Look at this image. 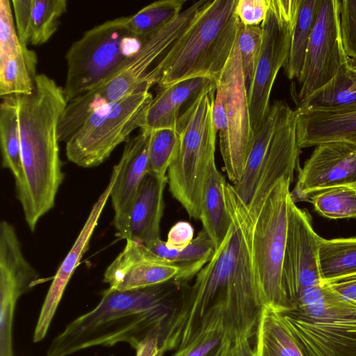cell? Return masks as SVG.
I'll list each match as a JSON object with an SVG mask.
<instances>
[{
	"label": "cell",
	"mask_w": 356,
	"mask_h": 356,
	"mask_svg": "<svg viewBox=\"0 0 356 356\" xmlns=\"http://www.w3.org/2000/svg\"><path fill=\"white\" fill-rule=\"evenodd\" d=\"M206 0L195 1L170 23L147 35L138 51L111 76L95 88L68 102L58 128L59 142H67L85 119L101 106L151 88L150 67L183 33Z\"/></svg>",
	"instance_id": "cell-5"
},
{
	"label": "cell",
	"mask_w": 356,
	"mask_h": 356,
	"mask_svg": "<svg viewBox=\"0 0 356 356\" xmlns=\"http://www.w3.org/2000/svg\"><path fill=\"white\" fill-rule=\"evenodd\" d=\"M165 178L147 172L131 208L124 236L143 245L160 238V223L164 209Z\"/></svg>",
	"instance_id": "cell-22"
},
{
	"label": "cell",
	"mask_w": 356,
	"mask_h": 356,
	"mask_svg": "<svg viewBox=\"0 0 356 356\" xmlns=\"http://www.w3.org/2000/svg\"><path fill=\"white\" fill-rule=\"evenodd\" d=\"M296 311L314 321L333 320L356 314V304L337 293L327 283L305 291L295 302Z\"/></svg>",
	"instance_id": "cell-28"
},
{
	"label": "cell",
	"mask_w": 356,
	"mask_h": 356,
	"mask_svg": "<svg viewBox=\"0 0 356 356\" xmlns=\"http://www.w3.org/2000/svg\"><path fill=\"white\" fill-rule=\"evenodd\" d=\"M226 184L216 163H212L205 179L200 220L203 229L213 241L216 250L222 243L232 224L225 197Z\"/></svg>",
	"instance_id": "cell-23"
},
{
	"label": "cell",
	"mask_w": 356,
	"mask_h": 356,
	"mask_svg": "<svg viewBox=\"0 0 356 356\" xmlns=\"http://www.w3.org/2000/svg\"><path fill=\"white\" fill-rule=\"evenodd\" d=\"M350 186L353 187L355 190V191H356V184H353L352 186Z\"/></svg>",
	"instance_id": "cell-46"
},
{
	"label": "cell",
	"mask_w": 356,
	"mask_h": 356,
	"mask_svg": "<svg viewBox=\"0 0 356 356\" xmlns=\"http://www.w3.org/2000/svg\"><path fill=\"white\" fill-rule=\"evenodd\" d=\"M321 238L313 228L308 211L297 207L290 197L282 286L294 307L305 291L325 284L318 264Z\"/></svg>",
	"instance_id": "cell-13"
},
{
	"label": "cell",
	"mask_w": 356,
	"mask_h": 356,
	"mask_svg": "<svg viewBox=\"0 0 356 356\" xmlns=\"http://www.w3.org/2000/svg\"><path fill=\"white\" fill-rule=\"evenodd\" d=\"M216 88L215 79L195 77L159 88L151 101L141 129H176L182 112L202 92Z\"/></svg>",
	"instance_id": "cell-21"
},
{
	"label": "cell",
	"mask_w": 356,
	"mask_h": 356,
	"mask_svg": "<svg viewBox=\"0 0 356 356\" xmlns=\"http://www.w3.org/2000/svg\"><path fill=\"white\" fill-rule=\"evenodd\" d=\"M180 286L172 280L129 291L108 287L95 308L74 319L53 339L47 356H70L118 343L136 349L156 334L163 341L167 323L177 307L173 305L172 293Z\"/></svg>",
	"instance_id": "cell-3"
},
{
	"label": "cell",
	"mask_w": 356,
	"mask_h": 356,
	"mask_svg": "<svg viewBox=\"0 0 356 356\" xmlns=\"http://www.w3.org/2000/svg\"><path fill=\"white\" fill-rule=\"evenodd\" d=\"M179 147L176 129L152 131L149 147L148 172L159 178L167 177L168 168L175 160Z\"/></svg>",
	"instance_id": "cell-37"
},
{
	"label": "cell",
	"mask_w": 356,
	"mask_h": 356,
	"mask_svg": "<svg viewBox=\"0 0 356 356\" xmlns=\"http://www.w3.org/2000/svg\"><path fill=\"white\" fill-rule=\"evenodd\" d=\"M232 342L226 332L223 316L217 315L206 321L173 356H224Z\"/></svg>",
	"instance_id": "cell-32"
},
{
	"label": "cell",
	"mask_w": 356,
	"mask_h": 356,
	"mask_svg": "<svg viewBox=\"0 0 356 356\" xmlns=\"http://www.w3.org/2000/svg\"><path fill=\"white\" fill-rule=\"evenodd\" d=\"M152 131L140 129L128 140L120 161L119 171L110 197L115 212L113 224L118 236L124 238L132 204L141 183L148 172L149 147Z\"/></svg>",
	"instance_id": "cell-19"
},
{
	"label": "cell",
	"mask_w": 356,
	"mask_h": 356,
	"mask_svg": "<svg viewBox=\"0 0 356 356\" xmlns=\"http://www.w3.org/2000/svg\"><path fill=\"white\" fill-rule=\"evenodd\" d=\"M300 150L297 143L295 110L284 102L277 129L257 174L252 195L247 205L251 221L280 178L288 177L293 180L295 170L300 169Z\"/></svg>",
	"instance_id": "cell-15"
},
{
	"label": "cell",
	"mask_w": 356,
	"mask_h": 356,
	"mask_svg": "<svg viewBox=\"0 0 356 356\" xmlns=\"http://www.w3.org/2000/svg\"><path fill=\"white\" fill-rule=\"evenodd\" d=\"M270 0H238L235 13L245 26H259L265 19Z\"/></svg>",
	"instance_id": "cell-40"
},
{
	"label": "cell",
	"mask_w": 356,
	"mask_h": 356,
	"mask_svg": "<svg viewBox=\"0 0 356 356\" xmlns=\"http://www.w3.org/2000/svg\"><path fill=\"white\" fill-rule=\"evenodd\" d=\"M318 264L325 283L356 275V237L329 240L322 238Z\"/></svg>",
	"instance_id": "cell-29"
},
{
	"label": "cell",
	"mask_w": 356,
	"mask_h": 356,
	"mask_svg": "<svg viewBox=\"0 0 356 356\" xmlns=\"http://www.w3.org/2000/svg\"><path fill=\"white\" fill-rule=\"evenodd\" d=\"M237 1H206L149 71L150 86L156 84L161 88L195 77L216 80L236 41Z\"/></svg>",
	"instance_id": "cell-4"
},
{
	"label": "cell",
	"mask_w": 356,
	"mask_h": 356,
	"mask_svg": "<svg viewBox=\"0 0 356 356\" xmlns=\"http://www.w3.org/2000/svg\"><path fill=\"white\" fill-rule=\"evenodd\" d=\"M318 3L319 0H300L289 56L283 67L289 79L298 80L301 75Z\"/></svg>",
	"instance_id": "cell-30"
},
{
	"label": "cell",
	"mask_w": 356,
	"mask_h": 356,
	"mask_svg": "<svg viewBox=\"0 0 356 356\" xmlns=\"http://www.w3.org/2000/svg\"><path fill=\"white\" fill-rule=\"evenodd\" d=\"M186 0L154 1L127 17L126 25L134 34L144 36L164 27L181 12Z\"/></svg>",
	"instance_id": "cell-34"
},
{
	"label": "cell",
	"mask_w": 356,
	"mask_h": 356,
	"mask_svg": "<svg viewBox=\"0 0 356 356\" xmlns=\"http://www.w3.org/2000/svg\"><path fill=\"white\" fill-rule=\"evenodd\" d=\"M311 202L321 215L330 219L356 218V191L350 186L330 188L311 195Z\"/></svg>",
	"instance_id": "cell-36"
},
{
	"label": "cell",
	"mask_w": 356,
	"mask_h": 356,
	"mask_svg": "<svg viewBox=\"0 0 356 356\" xmlns=\"http://www.w3.org/2000/svg\"><path fill=\"white\" fill-rule=\"evenodd\" d=\"M339 6V0H319L303 69L297 80V105L325 86L348 61L341 40Z\"/></svg>",
	"instance_id": "cell-12"
},
{
	"label": "cell",
	"mask_w": 356,
	"mask_h": 356,
	"mask_svg": "<svg viewBox=\"0 0 356 356\" xmlns=\"http://www.w3.org/2000/svg\"><path fill=\"white\" fill-rule=\"evenodd\" d=\"M216 90L202 92L179 116L176 127L179 147L167 172L170 192L194 219L200 220L205 179L215 163L218 131L212 106Z\"/></svg>",
	"instance_id": "cell-6"
},
{
	"label": "cell",
	"mask_w": 356,
	"mask_h": 356,
	"mask_svg": "<svg viewBox=\"0 0 356 356\" xmlns=\"http://www.w3.org/2000/svg\"><path fill=\"white\" fill-rule=\"evenodd\" d=\"M254 356H304L282 314L264 306L256 328Z\"/></svg>",
	"instance_id": "cell-26"
},
{
	"label": "cell",
	"mask_w": 356,
	"mask_h": 356,
	"mask_svg": "<svg viewBox=\"0 0 356 356\" xmlns=\"http://www.w3.org/2000/svg\"><path fill=\"white\" fill-rule=\"evenodd\" d=\"M67 8L66 0H33L29 44L37 46L47 42L58 29Z\"/></svg>",
	"instance_id": "cell-35"
},
{
	"label": "cell",
	"mask_w": 356,
	"mask_h": 356,
	"mask_svg": "<svg viewBox=\"0 0 356 356\" xmlns=\"http://www.w3.org/2000/svg\"><path fill=\"white\" fill-rule=\"evenodd\" d=\"M37 55L22 45L0 53V97L1 99L30 94L35 85Z\"/></svg>",
	"instance_id": "cell-24"
},
{
	"label": "cell",
	"mask_w": 356,
	"mask_h": 356,
	"mask_svg": "<svg viewBox=\"0 0 356 356\" xmlns=\"http://www.w3.org/2000/svg\"><path fill=\"white\" fill-rule=\"evenodd\" d=\"M280 314L304 356H356V314L327 321Z\"/></svg>",
	"instance_id": "cell-16"
},
{
	"label": "cell",
	"mask_w": 356,
	"mask_h": 356,
	"mask_svg": "<svg viewBox=\"0 0 356 356\" xmlns=\"http://www.w3.org/2000/svg\"><path fill=\"white\" fill-rule=\"evenodd\" d=\"M298 108L327 111L356 109V61L348 59L334 78L297 105Z\"/></svg>",
	"instance_id": "cell-25"
},
{
	"label": "cell",
	"mask_w": 356,
	"mask_h": 356,
	"mask_svg": "<svg viewBox=\"0 0 356 356\" xmlns=\"http://www.w3.org/2000/svg\"><path fill=\"white\" fill-rule=\"evenodd\" d=\"M295 113L300 149L331 141L356 145V109L327 111L297 108Z\"/></svg>",
	"instance_id": "cell-20"
},
{
	"label": "cell",
	"mask_w": 356,
	"mask_h": 356,
	"mask_svg": "<svg viewBox=\"0 0 356 356\" xmlns=\"http://www.w3.org/2000/svg\"><path fill=\"white\" fill-rule=\"evenodd\" d=\"M32 1L33 0L11 1L17 35L26 46L29 44Z\"/></svg>",
	"instance_id": "cell-41"
},
{
	"label": "cell",
	"mask_w": 356,
	"mask_h": 356,
	"mask_svg": "<svg viewBox=\"0 0 356 356\" xmlns=\"http://www.w3.org/2000/svg\"><path fill=\"white\" fill-rule=\"evenodd\" d=\"M153 99L142 90L94 110L67 140V159L82 168H93L106 160L115 148L144 124Z\"/></svg>",
	"instance_id": "cell-9"
},
{
	"label": "cell",
	"mask_w": 356,
	"mask_h": 356,
	"mask_svg": "<svg viewBox=\"0 0 356 356\" xmlns=\"http://www.w3.org/2000/svg\"><path fill=\"white\" fill-rule=\"evenodd\" d=\"M224 356H254L249 339L241 338L233 341Z\"/></svg>",
	"instance_id": "cell-44"
},
{
	"label": "cell",
	"mask_w": 356,
	"mask_h": 356,
	"mask_svg": "<svg viewBox=\"0 0 356 356\" xmlns=\"http://www.w3.org/2000/svg\"><path fill=\"white\" fill-rule=\"evenodd\" d=\"M225 197L230 228L169 319L161 346L164 352L184 346L206 321L218 314L232 341L250 339L256 331L264 306L251 257V219L233 185L226 184Z\"/></svg>",
	"instance_id": "cell-1"
},
{
	"label": "cell",
	"mask_w": 356,
	"mask_h": 356,
	"mask_svg": "<svg viewBox=\"0 0 356 356\" xmlns=\"http://www.w3.org/2000/svg\"><path fill=\"white\" fill-rule=\"evenodd\" d=\"M262 32L259 26H245L239 22L236 37L244 79L248 91L254 75L261 44Z\"/></svg>",
	"instance_id": "cell-38"
},
{
	"label": "cell",
	"mask_w": 356,
	"mask_h": 356,
	"mask_svg": "<svg viewBox=\"0 0 356 356\" xmlns=\"http://www.w3.org/2000/svg\"><path fill=\"white\" fill-rule=\"evenodd\" d=\"M327 284L344 299L356 304V275Z\"/></svg>",
	"instance_id": "cell-43"
},
{
	"label": "cell",
	"mask_w": 356,
	"mask_h": 356,
	"mask_svg": "<svg viewBox=\"0 0 356 356\" xmlns=\"http://www.w3.org/2000/svg\"><path fill=\"white\" fill-rule=\"evenodd\" d=\"M193 234V227L189 222H177L170 228L165 245L172 250H181L191 243Z\"/></svg>",
	"instance_id": "cell-42"
},
{
	"label": "cell",
	"mask_w": 356,
	"mask_h": 356,
	"mask_svg": "<svg viewBox=\"0 0 356 356\" xmlns=\"http://www.w3.org/2000/svg\"><path fill=\"white\" fill-rule=\"evenodd\" d=\"M284 101H275L259 130L254 134L253 145L248 161L239 180L233 186L247 206L251 199L255 180L268 152L279 122Z\"/></svg>",
	"instance_id": "cell-27"
},
{
	"label": "cell",
	"mask_w": 356,
	"mask_h": 356,
	"mask_svg": "<svg viewBox=\"0 0 356 356\" xmlns=\"http://www.w3.org/2000/svg\"><path fill=\"white\" fill-rule=\"evenodd\" d=\"M339 26L346 56L356 61V0L339 1Z\"/></svg>",
	"instance_id": "cell-39"
},
{
	"label": "cell",
	"mask_w": 356,
	"mask_h": 356,
	"mask_svg": "<svg viewBox=\"0 0 356 356\" xmlns=\"http://www.w3.org/2000/svg\"><path fill=\"white\" fill-rule=\"evenodd\" d=\"M215 252L213 241L202 229L187 247L175 250L172 264L178 267L179 272L173 280L180 286L186 285L211 260Z\"/></svg>",
	"instance_id": "cell-33"
},
{
	"label": "cell",
	"mask_w": 356,
	"mask_h": 356,
	"mask_svg": "<svg viewBox=\"0 0 356 356\" xmlns=\"http://www.w3.org/2000/svg\"><path fill=\"white\" fill-rule=\"evenodd\" d=\"M19 123L22 171L15 179L29 229L55 204L63 179L58 128L67 104L63 88L44 74H37L30 94L15 97Z\"/></svg>",
	"instance_id": "cell-2"
},
{
	"label": "cell",
	"mask_w": 356,
	"mask_h": 356,
	"mask_svg": "<svg viewBox=\"0 0 356 356\" xmlns=\"http://www.w3.org/2000/svg\"><path fill=\"white\" fill-rule=\"evenodd\" d=\"M300 0H270L261 24V44L251 86L248 91L250 122L255 134L270 110L271 90L289 56Z\"/></svg>",
	"instance_id": "cell-10"
},
{
	"label": "cell",
	"mask_w": 356,
	"mask_h": 356,
	"mask_svg": "<svg viewBox=\"0 0 356 356\" xmlns=\"http://www.w3.org/2000/svg\"><path fill=\"white\" fill-rule=\"evenodd\" d=\"M178 272V267L161 260L143 244L127 240L123 250L106 269L104 282L118 291L134 290L169 282Z\"/></svg>",
	"instance_id": "cell-18"
},
{
	"label": "cell",
	"mask_w": 356,
	"mask_h": 356,
	"mask_svg": "<svg viewBox=\"0 0 356 356\" xmlns=\"http://www.w3.org/2000/svg\"><path fill=\"white\" fill-rule=\"evenodd\" d=\"M118 171L119 165L116 164L113 167L108 185L93 204L79 234L53 277L33 332L34 343L41 341L47 334L65 289L82 257L88 250L92 235L110 197Z\"/></svg>",
	"instance_id": "cell-17"
},
{
	"label": "cell",
	"mask_w": 356,
	"mask_h": 356,
	"mask_svg": "<svg viewBox=\"0 0 356 356\" xmlns=\"http://www.w3.org/2000/svg\"><path fill=\"white\" fill-rule=\"evenodd\" d=\"M164 353V350L161 348L154 356H162Z\"/></svg>",
	"instance_id": "cell-45"
},
{
	"label": "cell",
	"mask_w": 356,
	"mask_h": 356,
	"mask_svg": "<svg viewBox=\"0 0 356 356\" xmlns=\"http://www.w3.org/2000/svg\"><path fill=\"white\" fill-rule=\"evenodd\" d=\"M356 184V145L331 141L316 146L298 170L296 184L290 195L294 203L307 201L320 191Z\"/></svg>",
	"instance_id": "cell-14"
},
{
	"label": "cell",
	"mask_w": 356,
	"mask_h": 356,
	"mask_svg": "<svg viewBox=\"0 0 356 356\" xmlns=\"http://www.w3.org/2000/svg\"><path fill=\"white\" fill-rule=\"evenodd\" d=\"M127 17L108 20L83 33L68 49L63 88L67 103L97 86L142 46L145 37L132 33Z\"/></svg>",
	"instance_id": "cell-8"
},
{
	"label": "cell",
	"mask_w": 356,
	"mask_h": 356,
	"mask_svg": "<svg viewBox=\"0 0 356 356\" xmlns=\"http://www.w3.org/2000/svg\"><path fill=\"white\" fill-rule=\"evenodd\" d=\"M0 104V145L2 167L8 169L15 179L22 171L20 138L15 97L2 99Z\"/></svg>",
	"instance_id": "cell-31"
},
{
	"label": "cell",
	"mask_w": 356,
	"mask_h": 356,
	"mask_svg": "<svg viewBox=\"0 0 356 356\" xmlns=\"http://www.w3.org/2000/svg\"><path fill=\"white\" fill-rule=\"evenodd\" d=\"M216 81L225 109V127L219 132L220 152L227 177L235 184L243 175L254 139L236 41Z\"/></svg>",
	"instance_id": "cell-11"
},
{
	"label": "cell",
	"mask_w": 356,
	"mask_h": 356,
	"mask_svg": "<svg viewBox=\"0 0 356 356\" xmlns=\"http://www.w3.org/2000/svg\"><path fill=\"white\" fill-rule=\"evenodd\" d=\"M280 178L251 221L250 250L255 280L263 306L283 313L295 309L282 286L290 185Z\"/></svg>",
	"instance_id": "cell-7"
}]
</instances>
